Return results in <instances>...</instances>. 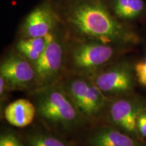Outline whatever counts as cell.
Listing matches in <instances>:
<instances>
[{"label": "cell", "instance_id": "obj_15", "mask_svg": "<svg viewBox=\"0 0 146 146\" xmlns=\"http://www.w3.org/2000/svg\"><path fill=\"white\" fill-rule=\"evenodd\" d=\"M0 146H27L25 140L10 129L3 130L0 135Z\"/></svg>", "mask_w": 146, "mask_h": 146}, {"label": "cell", "instance_id": "obj_4", "mask_svg": "<svg viewBox=\"0 0 146 146\" xmlns=\"http://www.w3.org/2000/svg\"><path fill=\"white\" fill-rule=\"evenodd\" d=\"M59 83L87 120L98 119L106 113L110 98L91 76L70 72Z\"/></svg>", "mask_w": 146, "mask_h": 146}, {"label": "cell", "instance_id": "obj_10", "mask_svg": "<svg viewBox=\"0 0 146 146\" xmlns=\"http://www.w3.org/2000/svg\"><path fill=\"white\" fill-rule=\"evenodd\" d=\"M86 146H146V140L131 135L111 125L98 128L87 136Z\"/></svg>", "mask_w": 146, "mask_h": 146}, {"label": "cell", "instance_id": "obj_6", "mask_svg": "<svg viewBox=\"0 0 146 146\" xmlns=\"http://www.w3.org/2000/svg\"><path fill=\"white\" fill-rule=\"evenodd\" d=\"M91 78L110 98L134 92L137 85L134 62L126 59L116 60Z\"/></svg>", "mask_w": 146, "mask_h": 146}, {"label": "cell", "instance_id": "obj_12", "mask_svg": "<svg viewBox=\"0 0 146 146\" xmlns=\"http://www.w3.org/2000/svg\"><path fill=\"white\" fill-rule=\"evenodd\" d=\"M110 9L116 18L122 21H133L145 11L144 0H111Z\"/></svg>", "mask_w": 146, "mask_h": 146}, {"label": "cell", "instance_id": "obj_14", "mask_svg": "<svg viewBox=\"0 0 146 146\" xmlns=\"http://www.w3.org/2000/svg\"><path fill=\"white\" fill-rule=\"evenodd\" d=\"M27 146H74L50 130L29 131L23 137Z\"/></svg>", "mask_w": 146, "mask_h": 146}, {"label": "cell", "instance_id": "obj_9", "mask_svg": "<svg viewBox=\"0 0 146 146\" xmlns=\"http://www.w3.org/2000/svg\"><path fill=\"white\" fill-rule=\"evenodd\" d=\"M58 23L57 14L50 5L42 4L27 16L23 25L24 37H41L56 31Z\"/></svg>", "mask_w": 146, "mask_h": 146}, {"label": "cell", "instance_id": "obj_7", "mask_svg": "<svg viewBox=\"0 0 146 146\" xmlns=\"http://www.w3.org/2000/svg\"><path fill=\"white\" fill-rule=\"evenodd\" d=\"M146 108V97L133 92L110 98L106 108L109 125L138 137L136 120L138 115Z\"/></svg>", "mask_w": 146, "mask_h": 146}, {"label": "cell", "instance_id": "obj_8", "mask_svg": "<svg viewBox=\"0 0 146 146\" xmlns=\"http://www.w3.org/2000/svg\"><path fill=\"white\" fill-rule=\"evenodd\" d=\"M0 76L10 89L33 91L38 88L33 64L18 53L6 56L0 65Z\"/></svg>", "mask_w": 146, "mask_h": 146}, {"label": "cell", "instance_id": "obj_16", "mask_svg": "<svg viewBox=\"0 0 146 146\" xmlns=\"http://www.w3.org/2000/svg\"><path fill=\"white\" fill-rule=\"evenodd\" d=\"M134 70L137 84L146 90V52L136 62H134Z\"/></svg>", "mask_w": 146, "mask_h": 146}, {"label": "cell", "instance_id": "obj_2", "mask_svg": "<svg viewBox=\"0 0 146 146\" xmlns=\"http://www.w3.org/2000/svg\"><path fill=\"white\" fill-rule=\"evenodd\" d=\"M31 94L38 118L48 130L63 137L77 132L87 120L59 83Z\"/></svg>", "mask_w": 146, "mask_h": 146}, {"label": "cell", "instance_id": "obj_11", "mask_svg": "<svg viewBox=\"0 0 146 146\" xmlns=\"http://www.w3.org/2000/svg\"><path fill=\"white\" fill-rule=\"evenodd\" d=\"M36 116L34 103L27 99H18L5 107L4 116L8 123L18 128L30 125Z\"/></svg>", "mask_w": 146, "mask_h": 146}, {"label": "cell", "instance_id": "obj_17", "mask_svg": "<svg viewBox=\"0 0 146 146\" xmlns=\"http://www.w3.org/2000/svg\"><path fill=\"white\" fill-rule=\"evenodd\" d=\"M136 129L138 137L146 140V108L138 115L136 120Z\"/></svg>", "mask_w": 146, "mask_h": 146}, {"label": "cell", "instance_id": "obj_1", "mask_svg": "<svg viewBox=\"0 0 146 146\" xmlns=\"http://www.w3.org/2000/svg\"><path fill=\"white\" fill-rule=\"evenodd\" d=\"M65 18L78 38L130 49L140 41L137 33L120 22L102 0H76L68 6Z\"/></svg>", "mask_w": 146, "mask_h": 146}, {"label": "cell", "instance_id": "obj_5", "mask_svg": "<svg viewBox=\"0 0 146 146\" xmlns=\"http://www.w3.org/2000/svg\"><path fill=\"white\" fill-rule=\"evenodd\" d=\"M66 54V45L64 39L55 31L40 58L33 64L36 72L38 88L59 83L62 78L65 67Z\"/></svg>", "mask_w": 146, "mask_h": 146}, {"label": "cell", "instance_id": "obj_13", "mask_svg": "<svg viewBox=\"0 0 146 146\" xmlns=\"http://www.w3.org/2000/svg\"><path fill=\"white\" fill-rule=\"evenodd\" d=\"M52 33L41 37H23L18 41L16 50L18 54L34 64L45 50Z\"/></svg>", "mask_w": 146, "mask_h": 146}, {"label": "cell", "instance_id": "obj_3", "mask_svg": "<svg viewBox=\"0 0 146 146\" xmlns=\"http://www.w3.org/2000/svg\"><path fill=\"white\" fill-rule=\"evenodd\" d=\"M129 49L97 40L78 37L68 47L66 46L65 67L70 72L91 77L116 61L122 53Z\"/></svg>", "mask_w": 146, "mask_h": 146}]
</instances>
